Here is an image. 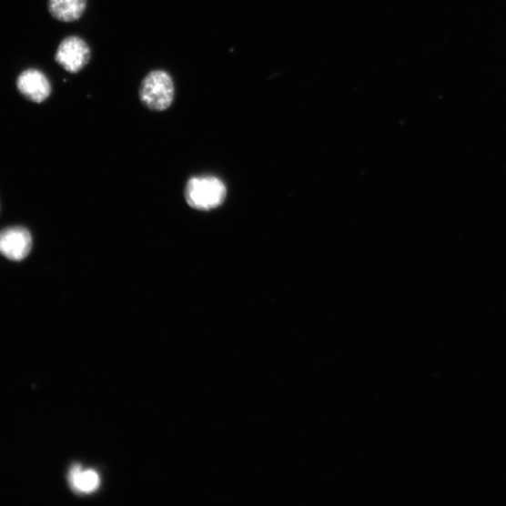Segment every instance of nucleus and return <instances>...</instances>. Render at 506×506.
Segmentation results:
<instances>
[{"instance_id":"nucleus-1","label":"nucleus","mask_w":506,"mask_h":506,"mask_svg":"<svg viewBox=\"0 0 506 506\" xmlns=\"http://www.w3.org/2000/svg\"><path fill=\"white\" fill-rule=\"evenodd\" d=\"M176 97L173 77L165 70L148 73L141 82L139 98L151 111L162 112L169 109Z\"/></svg>"},{"instance_id":"nucleus-2","label":"nucleus","mask_w":506,"mask_h":506,"mask_svg":"<svg viewBox=\"0 0 506 506\" xmlns=\"http://www.w3.org/2000/svg\"><path fill=\"white\" fill-rule=\"evenodd\" d=\"M185 197L187 204L198 210L218 207L227 197V187L223 181L214 177H197L186 186Z\"/></svg>"},{"instance_id":"nucleus-3","label":"nucleus","mask_w":506,"mask_h":506,"mask_svg":"<svg viewBox=\"0 0 506 506\" xmlns=\"http://www.w3.org/2000/svg\"><path fill=\"white\" fill-rule=\"evenodd\" d=\"M91 49L86 40L79 36H69L59 44L55 60L58 66L71 74H77L87 66L91 59Z\"/></svg>"},{"instance_id":"nucleus-4","label":"nucleus","mask_w":506,"mask_h":506,"mask_svg":"<svg viewBox=\"0 0 506 506\" xmlns=\"http://www.w3.org/2000/svg\"><path fill=\"white\" fill-rule=\"evenodd\" d=\"M33 248V238L24 228H10L0 231V253L12 261H22Z\"/></svg>"},{"instance_id":"nucleus-5","label":"nucleus","mask_w":506,"mask_h":506,"mask_svg":"<svg viewBox=\"0 0 506 506\" xmlns=\"http://www.w3.org/2000/svg\"><path fill=\"white\" fill-rule=\"evenodd\" d=\"M19 92L30 102L42 104L51 95L52 86L48 77L37 69H27L17 78Z\"/></svg>"},{"instance_id":"nucleus-6","label":"nucleus","mask_w":506,"mask_h":506,"mask_svg":"<svg viewBox=\"0 0 506 506\" xmlns=\"http://www.w3.org/2000/svg\"><path fill=\"white\" fill-rule=\"evenodd\" d=\"M87 7V0H48V11L56 20L71 23L79 20Z\"/></svg>"},{"instance_id":"nucleus-7","label":"nucleus","mask_w":506,"mask_h":506,"mask_svg":"<svg viewBox=\"0 0 506 506\" xmlns=\"http://www.w3.org/2000/svg\"><path fill=\"white\" fill-rule=\"evenodd\" d=\"M69 481L74 491L84 493L96 491L100 486V478L96 471H82L78 465L72 468Z\"/></svg>"}]
</instances>
